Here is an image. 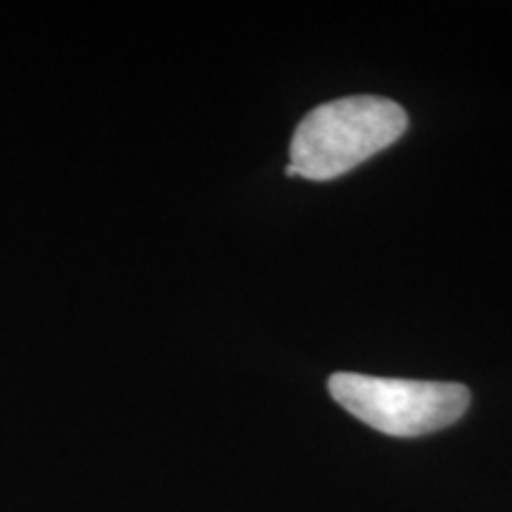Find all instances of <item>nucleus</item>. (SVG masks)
<instances>
[{
	"label": "nucleus",
	"instance_id": "f257e3e1",
	"mask_svg": "<svg viewBox=\"0 0 512 512\" xmlns=\"http://www.w3.org/2000/svg\"><path fill=\"white\" fill-rule=\"evenodd\" d=\"M408 114L394 100L354 95L318 105L292 136L287 176L332 181L396 143Z\"/></svg>",
	"mask_w": 512,
	"mask_h": 512
},
{
	"label": "nucleus",
	"instance_id": "f03ea898",
	"mask_svg": "<svg viewBox=\"0 0 512 512\" xmlns=\"http://www.w3.org/2000/svg\"><path fill=\"white\" fill-rule=\"evenodd\" d=\"M328 387L339 406L389 437H420L444 430L463 418L470 406V392L456 382L335 373Z\"/></svg>",
	"mask_w": 512,
	"mask_h": 512
}]
</instances>
